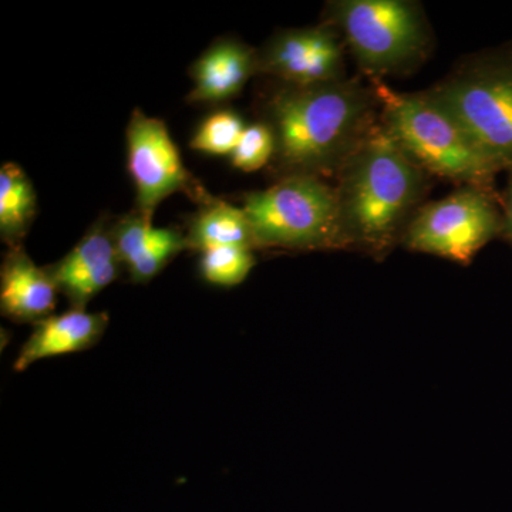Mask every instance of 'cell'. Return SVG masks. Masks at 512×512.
Wrapping results in <instances>:
<instances>
[{
    "label": "cell",
    "instance_id": "9a60e30c",
    "mask_svg": "<svg viewBox=\"0 0 512 512\" xmlns=\"http://www.w3.org/2000/svg\"><path fill=\"white\" fill-rule=\"evenodd\" d=\"M36 192L25 171L15 163L0 168V237L9 248L22 245L35 220Z\"/></svg>",
    "mask_w": 512,
    "mask_h": 512
},
{
    "label": "cell",
    "instance_id": "d6986e66",
    "mask_svg": "<svg viewBox=\"0 0 512 512\" xmlns=\"http://www.w3.org/2000/svg\"><path fill=\"white\" fill-rule=\"evenodd\" d=\"M275 140L268 124L255 123L245 127L237 148L231 154V163L244 173H254L271 163Z\"/></svg>",
    "mask_w": 512,
    "mask_h": 512
},
{
    "label": "cell",
    "instance_id": "8992f818",
    "mask_svg": "<svg viewBox=\"0 0 512 512\" xmlns=\"http://www.w3.org/2000/svg\"><path fill=\"white\" fill-rule=\"evenodd\" d=\"M255 248L286 251L345 249L335 187L315 177H285L245 195Z\"/></svg>",
    "mask_w": 512,
    "mask_h": 512
},
{
    "label": "cell",
    "instance_id": "8fae6325",
    "mask_svg": "<svg viewBox=\"0 0 512 512\" xmlns=\"http://www.w3.org/2000/svg\"><path fill=\"white\" fill-rule=\"evenodd\" d=\"M57 293L47 268L37 266L22 245L9 248L0 269V311L5 318L35 326L53 315Z\"/></svg>",
    "mask_w": 512,
    "mask_h": 512
},
{
    "label": "cell",
    "instance_id": "52a82bcc",
    "mask_svg": "<svg viewBox=\"0 0 512 512\" xmlns=\"http://www.w3.org/2000/svg\"><path fill=\"white\" fill-rule=\"evenodd\" d=\"M501 194L460 187L417 211L402 245L413 252L468 265L488 242L503 234Z\"/></svg>",
    "mask_w": 512,
    "mask_h": 512
},
{
    "label": "cell",
    "instance_id": "e0dca14e",
    "mask_svg": "<svg viewBox=\"0 0 512 512\" xmlns=\"http://www.w3.org/2000/svg\"><path fill=\"white\" fill-rule=\"evenodd\" d=\"M244 121L234 111L220 110L210 114L195 131L190 141L192 150L212 156H231L245 130Z\"/></svg>",
    "mask_w": 512,
    "mask_h": 512
},
{
    "label": "cell",
    "instance_id": "277c9868",
    "mask_svg": "<svg viewBox=\"0 0 512 512\" xmlns=\"http://www.w3.org/2000/svg\"><path fill=\"white\" fill-rule=\"evenodd\" d=\"M325 20L339 30L370 82L416 72L433 50L429 20L412 0H335Z\"/></svg>",
    "mask_w": 512,
    "mask_h": 512
},
{
    "label": "cell",
    "instance_id": "5b68a950",
    "mask_svg": "<svg viewBox=\"0 0 512 512\" xmlns=\"http://www.w3.org/2000/svg\"><path fill=\"white\" fill-rule=\"evenodd\" d=\"M427 93L512 173V45L464 57Z\"/></svg>",
    "mask_w": 512,
    "mask_h": 512
},
{
    "label": "cell",
    "instance_id": "2e32d148",
    "mask_svg": "<svg viewBox=\"0 0 512 512\" xmlns=\"http://www.w3.org/2000/svg\"><path fill=\"white\" fill-rule=\"evenodd\" d=\"M315 29H288L276 33L258 50L259 74H268L281 83L306 84L313 55Z\"/></svg>",
    "mask_w": 512,
    "mask_h": 512
},
{
    "label": "cell",
    "instance_id": "7c38bea8",
    "mask_svg": "<svg viewBox=\"0 0 512 512\" xmlns=\"http://www.w3.org/2000/svg\"><path fill=\"white\" fill-rule=\"evenodd\" d=\"M109 322L106 312L92 313L73 308L40 320L16 356L13 369L23 372L47 357L70 355L93 348L103 338Z\"/></svg>",
    "mask_w": 512,
    "mask_h": 512
},
{
    "label": "cell",
    "instance_id": "4fadbf2b",
    "mask_svg": "<svg viewBox=\"0 0 512 512\" xmlns=\"http://www.w3.org/2000/svg\"><path fill=\"white\" fill-rule=\"evenodd\" d=\"M259 74L258 50L234 39L218 40L194 63L190 103L220 104L234 99Z\"/></svg>",
    "mask_w": 512,
    "mask_h": 512
},
{
    "label": "cell",
    "instance_id": "5bb4252c",
    "mask_svg": "<svg viewBox=\"0 0 512 512\" xmlns=\"http://www.w3.org/2000/svg\"><path fill=\"white\" fill-rule=\"evenodd\" d=\"M188 248L205 252L210 249L238 247L255 249L254 235L242 208L212 197L200 205L190 222Z\"/></svg>",
    "mask_w": 512,
    "mask_h": 512
},
{
    "label": "cell",
    "instance_id": "6da1fadb",
    "mask_svg": "<svg viewBox=\"0 0 512 512\" xmlns=\"http://www.w3.org/2000/svg\"><path fill=\"white\" fill-rule=\"evenodd\" d=\"M265 121L274 134L272 170L285 177L336 178L379 123L375 86L360 79L281 83L269 94Z\"/></svg>",
    "mask_w": 512,
    "mask_h": 512
},
{
    "label": "cell",
    "instance_id": "3957f363",
    "mask_svg": "<svg viewBox=\"0 0 512 512\" xmlns=\"http://www.w3.org/2000/svg\"><path fill=\"white\" fill-rule=\"evenodd\" d=\"M370 83L380 101V124L421 170L458 188L498 192L500 168L426 90L400 93L380 80Z\"/></svg>",
    "mask_w": 512,
    "mask_h": 512
},
{
    "label": "cell",
    "instance_id": "7a4b0ae2",
    "mask_svg": "<svg viewBox=\"0 0 512 512\" xmlns=\"http://www.w3.org/2000/svg\"><path fill=\"white\" fill-rule=\"evenodd\" d=\"M431 178L379 121L336 175L343 247L386 258L402 245L410 222L426 204Z\"/></svg>",
    "mask_w": 512,
    "mask_h": 512
},
{
    "label": "cell",
    "instance_id": "9c48e42d",
    "mask_svg": "<svg viewBox=\"0 0 512 512\" xmlns=\"http://www.w3.org/2000/svg\"><path fill=\"white\" fill-rule=\"evenodd\" d=\"M46 268L70 308L86 309L87 303L113 284L124 268L114 244L113 225L96 222L69 254Z\"/></svg>",
    "mask_w": 512,
    "mask_h": 512
},
{
    "label": "cell",
    "instance_id": "ac0fdd59",
    "mask_svg": "<svg viewBox=\"0 0 512 512\" xmlns=\"http://www.w3.org/2000/svg\"><path fill=\"white\" fill-rule=\"evenodd\" d=\"M255 266L252 249L224 247L202 252L200 274L204 281L215 286L242 284Z\"/></svg>",
    "mask_w": 512,
    "mask_h": 512
},
{
    "label": "cell",
    "instance_id": "30bf717a",
    "mask_svg": "<svg viewBox=\"0 0 512 512\" xmlns=\"http://www.w3.org/2000/svg\"><path fill=\"white\" fill-rule=\"evenodd\" d=\"M113 238L121 264L136 284H147L188 248L180 229L156 228L134 210L113 225Z\"/></svg>",
    "mask_w": 512,
    "mask_h": 512
},
{
    "label": "cell",
    "instance_id": "ffe728a7",
    "mask_svg": "<svg viewBox=\"0 0 512 512\" xmlns=\"http://www.w3.org/2000/svg\"><path fill=\"white\" fill-rule=\"evenodd\" d=\"M501 207H503V234L501 238L512 245V173L508 174L507 185L501 194Z\"/></svg>",
    "mask_w": 512,
    "mask_h": 512
},
{
    "label": "cell",
    "instance_id": "ba28073f",
    "mask_svg": "<svg viewBox=\"0 0 512 512\" xmlns=\"http://www.w3.org/2000/svg\"><path fill=\"white\" fill-rule=\"evenodd\" d=\"M126 134L128 171L137 190L136 211L144 218L153 221L158 204L175 192L190 195L200 205L211 200L212 195L184 167L163 121L136 109Z\"/></svg>",
    "mask_w": 512,
    "mask_h": 512
}]
</instances>
